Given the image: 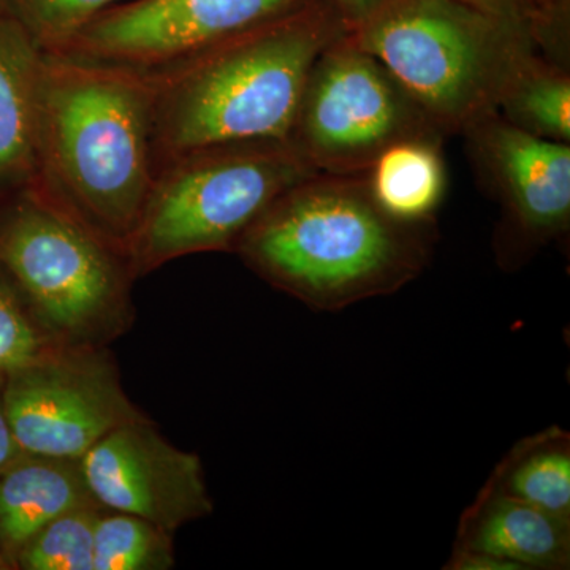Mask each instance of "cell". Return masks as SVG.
Listing matches in <instances>:
<instances>
[{"instance_id":"obj_12","label":"cell","mask_w":570,"mask_h":570,"mask_svg":"<svg viewBox=\"0 0 570 570\" xmlns=\"http://www.w3.org/2000/svg\"><path fill=\"white\" fill-rule=\"evenodd\" d=\"M45 52L0 0V189L39 186V107Z\"/></svg>"},{"instance_id":"obj_15","label":"cell","mask_w":570,"mask_h":570,"mask_svg":"<svg viewBox=\"0 0 570 570\" xmlns=\"http://www.w3.org/2000/svg\"><path fill=\"white\" fill-rule=\"evenodd\" d=\"M442 138L434 135L393 142L363 175L371 197L393 219L434 223L448 190Z\"/></svg>"},{"instance_id":"obj_14","label":"cell","mask_w":570,"mask_h":570,"mask_svg":"<svg viewBox=\"0 0 570 570\" xmlns=\"http://www.w3.org/2000/svg\"><path fill=\"white\" fill-rule=\"evenodd\" d=\"M94 499L81 461L22 453L0 474V553L9 568L40 530Z\"/></svg>"},{"instance_id":"obj_21","label":"cell","mask_w":570,"mask_h":570,"mask_svg":"<svg viewBox=\"0 0 570 570\" xmlns=\"http://www.w3.org/2000/svg\"><path fill=\"white\" fill-rule=\"evenodd\" d=\"M20 18L41 50L69 39L86 22L119 0H3Z\"/></svg>"},{"instance_id":"obj_6","label":"cell","mask_w":570,"mask_h":570,"mask_svg":"<svg viewBox=\"0 0 570 570\" xmlns=\"http://www.w3.org/2000/svg\"><path fill=\"white\" fill-rule=\"evenodd\" d=\"M0 266L45 328L75 340L118 316L134 276L126 255L40 186L18 193L0 220Z\"/></svg>"},{"instance_id":"obj_3","label":"cell","mask_w":570,"mask_h":570,"mask_svg":"<svg viewBox=\"0 0 570 570\" xmlns=\"http://www.w3.org/2000/svg\"><path fill=\"white\" fill-rule=\"evenodd\" d=\"M37 160L41 189L126 255L157 175L148 82L45 52Z\"/></svg>"},{"instance_id":"obj_5","label":"cell","mask_w":570,"mask_h":570,"mask_svg":"<svg viewBox=\"0 0 570 570\" xmlns=\"http://www.w3.org/2000/svg\"><path fill=\"white\" fill-rule=\"evenodd\" d=\"M317 171L288 141L206 146L163 165L126 258L145 275L184 255L236 250L277 198Z\"/></svg>"},{"instance_id":"obj_10","label":"cell","mask_w":570,"mask_h":570,"mask_svg":"<svg viewBox=\"0 0 570 570\" xmlns=\"http://www.w3.org/2000/svg\"><path fill=\"white\" fill-rule=\"evenodd\" d=\"M479 181L501 208L498 264L515 272L570 230V145L535 137L498 111L461 132Z\"/></svg>"},{"instance_id":"obj_2","label":"cell","mask_w":570,"mask_h":570,"mask_svg":"<svg viewBox=\"0 0 570 570\" xmlns=\"http://www.w3.org/2000/svg\"><path fill=\"white\" fill-rule=\"evenodd\" d=\"M348 31L332 0H314L176 69L138 75L151 92L157 171L206 146L287 141L314 62Z\"/></svg>"},{"instance_id":"obj_4","label":"cell","mask_w":570,"mask_h":570,"mask_svg":"<svg viewBox=\"0 0 570 570\" xmlns=\"http://www.w3.org/2000/svg\"><path fill=\"white\" fill-rule=\"evenodd\" d=\"M351 32L444 135L497 111L513 70L538 48L530 29L464 0H395Z\"/></svg>"},{"instance_id":"obj_9","label":"cell","mask_w":570,"mask_h":570,"mask_svg":"<svg viewBox=\"0 0 570 570\" xmlns=\"http://www.w3.org/2000/svg\"><path fill=\"white\" fill-rule=\"evenodd\" d=\"M3 404L22 453L81 460L115 428L140 417L102 352L51 347L6 374Z\"/></svg>"},{"instance_id":"obj_7","label":"cell","mask_w":570,"mask_h":570,"mask_svg":"<svg viewBox=\"0 0 570 570\" xmlns=\"http://www.w3.org/2000/svg\"><path fill=\"white\" fill-rule=\"evenodd\" d=\"M434 135L444 137L348 31L314 62L287 141L317 174L356 176L393 142Z\"/></svg>"},{"instance_id":"obj_23","label":"cell","mask_w":570,"mask_h":570,"mask_svg":"<svg viewBox=\"0 0 570 570\" xmlns=\"http://www.w3.org/2000/svg\"><path fill=\"white\" fill-rule=\"evenodd\" d=\"M471 6L478 7L499 18H504L517 24L530 29L534 39L535 28L539 22V0H464Z\"/></svg>"},{"instance_id":"obj_1","label":"cell","mask_w":570,"mask_h":570,"mask_svg":"<svg viewBox=\"0 0 570 570\" xmlns=\"http://www.w3.org/2000/svg\"><path fill=\"white\" fill-rule=\"evenodd\" d=\"M436 234L434 223H400L379 208L365 176L317 174L281 195L236 253L281 291L335 313L422 275Z\"/></svg>"},{"instance_id":"obj_27","label":"cell","mask_w":570,"mask_h":570,"mask_svg":"<svg viewBox=\"0 0 570 570\" xmlns=\"http://www.w3.org/2000/svg\"><path fill=\"white\" fill-rule=\"evenodd\" d=\"M0 569H9V564H7L6 558L0 553Z\"/></svg>"},{"instance_id":"obj_20","label":"cell","mask_w":570,"mask_h":570,"mask_svg":"<svg viewBox=\"0 0 570 570\" xmlns=\"http://www.w3.org/2000/svg\"><path fill=\"white\" fill-rule=\"evenodd\" d=\"M20 288L0 266V374H9L50 351L52 344Z\"/></svg>"},{"instance_id":"obj_18","label":"cell","mask_w":570,"mask_h":570,"mask_svg":"<svg viewBox=\"0 0 570 570\" xmlns=\"http://www.w3.org/2000/svg\"><path fill=\"white\" fill-rule=\"evenodd\" d=\"M102 513L94 538V570H165L174 566L170 531L130 513Z\"/></svg>"},{"instance_id":"obj_8","label":"cell","mask_w":570,"mask_h":570,"mask_svg":"<svg viewBox=\"0 0 570 570\" xmlns=\"http://www.w3.org/2000/svg\"><path fill=\"white\" fill-rule=\"evenodd\" d=\"M314 0H132L118 2L43 50L70 61L151 77Z\"/></svg>"},{"instance_id":"obj_26","label":"cell","mask_w":570,"mask_h":570,"mask_svg":"<svg viewBox=\"0 0 570 570\" xmlns=\"http://www.w3.org/2000/svg\"><path fill=\"white\" fill-rule=\"evenodd\" d=\"M3 384H6V374H0V474L22 455L20 445L17 444L13 433H11L9 419H7Z\"/></svg>"},{"instance_id":"obj_17","label":"cell","mask_w":570,"mask_h":570,"mask_svg":"<svg viewBox=\"0 0 570 570\" xmlns=\"http://www.w3.org/2000/svg\"><path fill=\"white\" fill-rule=\"evenodd\" d=\"M499 115L524 132L570 142L569 67L535 48L521 59L499 97Z\"/></svg>"},{"instance_id":"obj_22","label":"cell","mask_w":570,"mask_h":570,"mask_svg":"<svg viewBox=\"0 0 570 570\" xmlns=\"http://www.w3.org/2000/svg\"><path fill=\"white\" fill-rule=\"evenodd\" d=\"M539 9L535 47L551 61L569 67L570 0H539Z\"/></svg>"},{"instance_id":"obj_24","label":"cell","mask_w":570,"mask_h":570,"mask_svg":"<svg viewBox=\"0 0 570 570\" xmlns=\"http://www.w3.org/2000/svg\"><path fill=\"white\" fill-rule=\"evenodd\" d=\"M332 2L347 28L355 31L395 0H332Z\"/></svg>"},{"instance_id":"obj_25","label":"cell","mask_w":570,"mask_h":570,"mask_svg":"<svg viewBox=\"0 0 570 570\" xmlns=\"http://www.w3.org/2000/svg\"><path fill=\"white\" fill-rule=\"evenodd\" d=\"M444 569L449 570H517L515 566L499 558L490 557V554L479 553L453 547L449 561L445 562Z\"/></svg>"},{"instance_id":"obj_19","label":"cell","mask_w":570,"mask_h":570,"mask_svg":"<svg viewBox=\"0 0 570 570\" xmlns=\"http://www.w3.org/2000/svg\"><path fill=\"white\" fill-rule=\"evenodd\" d=\"M102 513V505H82L62 513L26 543L14 568L94 570V538Z\"/></svg>"},{"instance_id":"obj_13","label":"cell","mask_w":570,"mask_h":570,"mask_svg":"<svg viewBox=\"0 0 570 570\" xmlns=\"http://www.w3.org/2000/svg\"><path fill=\"white\" fill-rule=\"evenodd\" d=\"M453 547L490 554L517 570H568L570 520L509 497L487 482L461 513Z\"/></svg>"},{"instance_id":"obj_16","label":"cell","mask_w":570,"mask_h":570,"mask_svg":"<svg viewBox=\"0 0 570 570\" xmlns=\"http://www.w3.org/2000/svg\"><path fill=\"white\" fill-rule=\"evenodd\" d=\"M487 482L509 497L570 520V434L553 425L521 439Z\"/></svg>"},{"instance_id":"obj_11","label":"cell","mask_w":570,"mask_h":570,"mask_svg":"<svg viewBox=\"0 0 570 570\" xmlns=\"http://www.w3.org/2000/svg\"><path fill=\"white\" fill-rule=\"evenodd\" d=\"M80 461L104 509L170 532L213 512L198 456L171 445L141 415L105 434Z\"/></svg>"}]
</instances>
